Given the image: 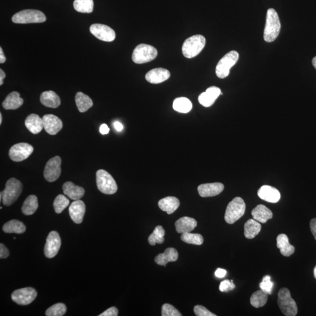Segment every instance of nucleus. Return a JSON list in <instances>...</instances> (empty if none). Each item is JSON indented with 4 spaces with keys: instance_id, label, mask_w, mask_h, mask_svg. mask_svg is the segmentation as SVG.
Returning a JSON list of instances; mask_svg holds the SVG:
<instances>
[{
    "instance_id": "7",
    "label": "nucleus",
    "mask_w": 316,
    "mask_h": 316,
    "mask_svg": "<svg viewBox=\"0 0 316 316\" xmlns=\"http://www.w3.org/2000/svg\"><path fill=\"white\" fill-rule=\"evenodd\" d=\"M46 20L45 14L36 10H22L12 17V21L16 24L42 23Z\"/></svg>"
},
{
    "instance_id": "4",
    "label": "nucleus",
    "mask_w": 316,
    "mask_h": 316,
    "mask_svg": "<svg viewBox=\"0 0 316 316\" xmlns=\"http://www.w3.org/2000/svg\"><path fill=\"white\" fill-rule=\"evenodd\" d=\"M246 205L243 199L236 197L227 207L224 219L228 224H232L243 217L246 212Z\"/></svg>"
},
{
    "instance_id": "45",
    "label": "nucleus",
    "mask_w": 316,
    "mask_h": 316,
    "mask_svg": "<svg viewBox=\"0 0 316 316\" xmlns=\"http://www.w3.org/2000/svg\"><path fill=\"white\" fill-rule=\"evenodd\" d=\"M118 309L115 307H110L109 309L105 310V312L102 313L101 314L99 315V316H118Z\"/></svg>"
},
{
    "instance_id": "53",
    "label": "nucleus",
    "mask_w": 316,
    "mask_h": 316,
    "mask_svg": "<svg viewBox=\"0 0 316 316\" xmlns=\"http://www.w3.org/2000/svg\"><path fill=\"white\" fill-rule=\"evenodd\" d=\"M312 64H313V67H315V69H316V56L315 57V58L313 59Z\"/></svg>"
},
{
    "instance_id": "55",
    "label": "nucleus",
    "mask_w": 316,
    "mask_h": 316,
    "mask_svg": "<svg viewBox=\"0 0 316 316\" xmlns=\"http://www.w3.org/2000/svg\"><path fill=\"white\" fill-rule=\"evenodd\" d=\"M313 273H314V277L316 280V266L315 267L314 270H313Z\"/></svg>"
},
{
    "instance_id": "46",
    "label": "nucleus",
    "mask_w": 316,
    "mask_h": 316,
    "mask_svg": "<svg viewBox=\"0 0 316 316\" xmlns=\"http://www.w3.org/2000/svg\"><path fill=\"white\" fill-rule=\"evenodd\" d=\"M9 250L3 244H0V258L1 259L6 258L9 256Z\"/></svg>"
},
{
    "instance_id": "13",
    "label": "nucleus",
    "mask_w": 316,
    "mask_h": 316,
    "mask_svg": "<svg viewBox=\"0 0 316 316\" xmlns=\"http://www.w3.org/2000/svg\"><path fill=\"white\" fill-rule=\"evenodd\" d=\"M90 33L97 38L105 42H112L116 39V33L107 25L95 24L90 27Z\"/></svg>"
},
{
    "instance_id": "37",
    "label": "nucleus",
    "mask_w": 316,
    "mask_h": 316,
    "mask_svg": "<svg viewBox=\"0 0 316 316\" xmlns=\"http://www.w3.org/2000/svg\"><path fill=\"white\" fill-rule=\"evenodd\" d=\"M165 232L164 228L161 226H156L154 231L149 237V242L151 246H155L156 244H161L165 241L164 236Z\"/></svg>"
},
{
    "instance_id": "31",
    "label": "nucleus",
    "mask_w": 316,
    "mask_h": 316,
    "mask_svg": "<svg viewBox=\"0 0 316 316\" xmlns=\"http://www.w3.org/2000/svg\"><path fill=\"white\" fill-rule=\"evenodd\" d=\"M77 107L80 112L84 113L93 106L92 100L83 93H77L75 97Z\"/></svg>"
},
{
    "instance_id": "44",
    "label": "nucleus",
    "mask_w": 316,
    "mask_h": 316,
    "mask_svg": "<svg viewBox=\"0 0 316 316\" xmlns=\"http://www.w3.org/2000/svg\"><path fill=\"white\" fill-rule=\"evenodd\" d=\"M235 284L233 283V281L224 280L221 282L219 289L222 292H227L235 288Z\"/></svg>"
},
{
    "instance_id": "24",
    "label": "nucleus",
    "mask_w": 316,
    "mask_h": 316,
    "mask_svg": "<svg viewBox=\"0 0 316 316\" xmlns=\"http://www.w3.org/2000/svg\"><path fill=\"white\" fill-rule=\"evenodd\" d=\"M251 215L254 220L264 224L273 217L271 210L263 204H259L254 208L252 210Z\"/></svg>"
},
{
    "instance_id": "17",
    "label": "nucleus",
    "mask_w": 316,
    "mask_h": 316,
    "mask_svg": "<svg viewBox=\"0 0 316 316\" xmlns=\"http://www.w3.org/2000/svg\"><path fill=\"white\" fill-rule=\"evenodd\" d=\"M258 195L262 200L269 203H276L281 199V193L276 188L264 185L258 190Z\"/></svg>"
},
{
    "instance_id": "15",
    "label": "nucleus",
    "mask_w": 316,
    "mask_h": 316,
    "mask_svg": "<svg viewBox=\"0 0 316 316\" xmlns=\"http://www.w3.org/2000/svg\"><path fill=\"white\" fill-rule=\"evenodd\" d=\"M44 129L50 135L57 134L63 127L61 119L53 115H45L42 118Z\"/></svg>"
},
{
    "instance_id": "48",
    "label": "nucleus",
    "mask_w": 316,
    "mask_h": 316,
    "mask_svg": "<svg viewBox=\"0 0 316 316\" xmlns=\"http://www.w3.org/2000/svg\"><path fill=\"white\" fill-rule=\"evenodd\" d=\"M310 230L316 240V218H313L310 223Z\"/></svg>"
},
{
    "instance_id": "11",
    "label": "nucleus",
    "mask_w": 316,
    "mask_h": 316,
    "mask_svg": "<svg viewBox=\"0 0 316 316\" xmlns=\"http://www.w3.org/2000/svg\"><path fill=\"white\" fill-rule=\"evenodd\" d=\"M33 148L27 143H18L13 145L9 150V156L11 160L21 162L27 159L32 154Z\"/></svg>"
},
{
    "instance_id": "47",
    "label": "nucleus",
    "mask_w": 316,
    "mask_h": 316,
    "mask_svg": "<svg viewBox=\"0 0 316 316\" xmlns=\"http://www.w3.org/2000/svg\"><path fill=\"white\" fill-rule=\"evenodd\" d=\"M226 275H227V271L225 269H221V268H218L217 270H216L215 276L217 278H223L226 277Z\"/></svg>"
},
{
    "instance_id": "6",
    "label": "nucleus",
    "mask_w": 316,
    "mask_h": 316,
    "mask_svg": "<svg viewBox=\"0 0 316 316\" xmlns=\"http://www.w3.org/2000/svg\"><path fill=\"white\" fill-rule=\"evenodd\" d=\"M278 303L279 307L286 316H295L298 313V307L293 299L288 289L283 287L278 292Z\"/></svg>"
},
{
    "instance_id": "51",
    "label": "nucleus",
    "mask_w": 316,
    "mask_h": 316,
    "mask_svg": "<svg viewBox=\"0 0 316 316\" xmlns=\"http://www.w3.org/2000/svg\"><path fill=\"white\" fill-rule=\"evenodd\" d=\"M5 61H6V58H5V56H4L2 48H0V63H1V64H4Z\"/></svg>"
},
{
    "instance_id": "50",
    "label": "nucleus",
    "mask_w": 316,
    "mask_h": 316,
    "mask_svg": "<svg viewBox=\"0 0 316 316\" xmlns=\"http://www.w3.org/2000/svg\"><path fill=\"white\" fill-rule=\"evenodd\" d=\"M114 127H115V129L117 131V132H120L124 129L123 125L120 122L116 121L114 123Z\"/></svg>"
},
{
    "instance_id": "19",
    "label": "nucleus",
    "mask_w": 316,
    "mask_h": 316,
    "mask_svg": "<svg viewBox=\"0 0 316 316\" xmlns=\"http://www.w3.org/2000/svg\"><path fill=\"white\" fill-rule=\"evenodd\" d=\"M170 76V73L169 70L164 68H155L145 75V79L147 81L152 84H159L167 81Z\"/></svg>"
},
{
    "instance_id": "25",
    "label": "nucleus",
    "mask_w": 316,
    "mask_h": 316,
    "mask_svg": "<svg viewBox=\"0 0 316 316\" xmlns=\"http://www.w3.org/2000/svg\"><path fill=\"white\" fill-rule=\"evenodd\" d=\"M178 256L177 250L173 248H168L164 253L156 256L155 262L159 266H165L169 262L177 261Z\"/></svg>"
},
{
    "instance_id": "26",
    "label": "nucleus",
    "mask_w": 316,
    "mask_h": 316,
    "mask_svg": "<svg viewBox=\"0 0 316 316\" xmlns=\"http://www.w3.org/2000/svg\"><path fill=\"white\" fill-rule=\"evenodd\" d=\"M40 101L45 107L56 109L61 105V101L59 97L53 91H46L41 94Z\"/></svg>"
},
{
    "instance_id": "30",
    "label": "nucleus",
    "mask_w": 316,
    "mask_h": 316,
    "mask_svg": "<svg viewBox=\"0 0 316 316\" xmlns=\"http://www.w3.org/2000/svg\"><path fill=\"white\" fill-rule=\"evenodd\" d=\"M261 230L260 222L254 219H249L244 225V235L248 239H252L257 236Z\"/></svg>"
},
{
    "instance_id": "14",
    "label": "nucleus",
    "mask_w": 316,
    "mask_h": 316,
    "mask_svg": "<svg viewBox=\"0 0 316 316\" xmlns=\"http://www.w3.org/2000/svg\"><path fill=\"white\" fill-rule=\"evenodd\" d=\"M61 246V240L58 233L53 231L48 235L44 248L45 255L52 258L58 254Z\"/></svg>"
},
{
    "instance_id": "12",
    "label": "nucleus",
    "mask_w": 316,
    "mask_h": 316,
    "mask_svg": "<svg viewBox=\"0 0 316 316\" xmlns=\"http://www.w3.org/2000/svg\"><path fill=\"white\" fill-rule=\"evenodd\" d=\"M61 159L58 156L48 161L44 172V178L48 182H55L59 178L61 174Z\"/></svg>"
},
{
    "instance_id": "41",
    "label": "nucleus",
    "mask_w": 316,
    "mask_h": 316,
    "mask_svg": "<svg viewBox=\"0 0 316 316\" xmlns=\"http://www.w3.org/2000/svg\"><path fill=\"white\" fill-rule=\"evenodd\" d=\"M260 287L261 289L266 292L267 295L272 294L273 283L271 281L270 276H265L263 281L260 283Z\"/></svg>"
},
{
    "instance_id": "52",
    "label": "nucleus",
    "mask_w": 316,
    "mask_h": 316,
    "mask_svg": "<svg viewBox=\"0 0 316 316\" xmlns=\"http://www.w3.org/2000/svg\"><path fill=\"white\" fill-rule=\"evenodd\" d=\"M5 78V73L3 70L0 69V85L3 84V81Z\"/></svg>"
},
{
    "instance_id": "5",
    "label": "nucleus",
    "mask_w": 316,
    "mask_h": 316,
    "mask_svg": "<svg viewBox=\"0 0 316 316\" xmlns=\"http://www.w3.org/2000/svg\"><path fill=\"white\" fill-rule=\"evenodd\" d=\"M96 183L98 189L105 195H113L117 191L116 182L109 172L100 169L96 172Z\"/></svg>"
},
{
    "instance_id": "18",
    "label": "nucleus",
    "mask_w": 316,
    "mask_h": 316,
    "mask_svg": "<svg viewBox=\"0 0 316 316\" xmlns=\"http://www.w3.org/2000/svg\"><path fill=\"white\" fill-rule=\"evenodd\" d=\"M224 189V184L218 182L201 184L198 188L199 194L202 198L217 196L223 191Z\"/></svg>"
},
{
    "instance_id": "10",
    "label": "nucleus",
    "mask_w": 316,
    "mask_h": 316,
    "mask_svg": "<svg viewBox=\"0 0 316 316\" xmlns=\"http://www.w3.org/2000/svg\"><path fill=\"white\" fill-rule=\"evenodd\" d=\"M37 292L32 287H25L15 290L11 295V299L19 305L25 306L35 299Z\"/></svg>"
},
{
    "instance_id": "39",
    "label": "nucleus",
    "mask_w": 316,
    "mask_h": 316,
    "mask_svg": "<svg viewBox=\"0 0 316 316\" xmlns=\"http://www.w3.org/2000/svg\"><path fill=\"white\" fill-rule=\"evenodd\" d=\"M69 199L66 196L62 195H58L53 202V207L55 212L60 214L69 206Z\"/></svg>"
},
{
    "instance_id": "43",
    "label": "nucleus",
    "mask_w": 316,
    "mask_h": 316,
    "mask_svg": "<svg viewBox=\"0 0 316 316\" xmlns=\"http://www.w3.org/2000/svg\"><path fill=\"white\" fill-rule=\"evenodd\" d=\"M194 312L198 316H216L214 313L210 312L206 307L197 305L194 307Z\"/></svg>"
},
{
    "instance_id": "38",
    "label": "nucleus",
    "mask_w": 316,
    "mask_h": 316,
    "mask_svg": "<svg viewBox=\"0 0 316 316\" xmlns=\"http://www.w3.org/2000/svg\"><path fill=\"white\" fill-rule=\"evenodd\" d=\"M181 238L184 243L197 246H200L204 241L203 236L199 234H192L191 233H183Z\"/></svg>"
},
{
    "instance_id": "34",
    "label": "nucleus",
    "mask_w": 316,
    "mask_h": 316,
    "mask_svg": "<svg viewBox=\"0 0 316 316\" xmlns=\"http://www.w3.org/2000/svg\"><path fill=\"white\" fill-rule=\"evenodd\" d=\"M173 108L176 112L181 113H187L192 109V103L190 100L186 98H179L173 101Z\"/></svg>"
},
{
    "instance_id": "36",
    "label": "nucleus",
    "mask_w": 316,
    "mask_h": 316,
    "mask_svg": "<svg viewBox=\"0 0 316 316\" xmlns=\"http://www.w3.org/2000/svg\"><path fill=\"white\" fill-rule=\"evenodd\" d=\"M73 7L79 13H92L94 8L93 0H75Z\"/></svg>"
},
{
    "instance_id": "49",
    "label": "nucleus",
    "mask_w": 316,
    "mask_h": 316,
    "mask_svg": "<svg viewBox=\"0 0 316 316\" xmlns=\"http://www.w3.org/2000/svg\"><path fill=\"white\" fill-rule=\"evenodd\" d=\"M109 132L110 129L109 127L107 126V124H102L100 127V133L102 135H106L107 133H109Z\"/></svg>"
},
{
    "instance_id": "21",
    "label": "nucleus",
    "mask_w": 316,
    "mask_h": 316,
    "mask_svg": "<svg viewBox=\"0 0 316 316\" xmlns=\"http://www.w3.org/2000/svg\"><path fill=\"white\" fill-rule=\"evenodd\" d=\"M63 190L65 195L73 200H79L84 195L83 188L77 186L72 182H67L63 185Z\"/></svg>"
},
{
    "instance_id": "22",
    "label": "nucleus",
    "mask_w": 316,
    "mask_h": 316,
    "mask_svg": "<svg viewBox=\"0 0 316 316\" xmlns=\"http://www.w3.org/2000/svg\"><path fill=\"white\" fill-rule=\"evenodd\" d=\"M25 126L33 134H38L44 129L43 120L38 115L32 114L25 121Z\"/></svg>"
},
{
    "instance_id": "16",
    "label": "nucleus",
    "mask_w": 316,
    "mask_h": 316,
    "mask_svg": "<svg viewBox=\"0 0 316 316\" xmlns=\"http://www.w3.org/2000/svg\"><path fill=\"white\" fill-rule=\"evenodd\" d=\"M220 88L212 86L206 90V92L202 93L199 96V102L205 107H209L215 103L216 100L221 95Z\"/></svg>"
},
{
    "instance_id": "27",
    "label": "nucleus",
    "mask_w": 316,
    "mask_h": 316,
    "mask_svg": "<svg viewBox=\"0 0 316 316\" xmlns=\"http://www.w3.org/2000/svg\"><path fill=\"white\" fill-rule=\"evenodd\" d=\"M158 206L162 211L166 212L168 215H171L178 209L180 201L178 198L169 196L159 200Z\"/></svg>"
},
{
    "instance_id": "33",
    "label": "nucleus",
    "mask_w": 316,
    "mask_h": 316,
    "mask_svg": "<svg viewBox=\"0 0 316 316\" xmlns=\"http://www.w3.org/2000/svg\"><path fill=\"white\" fill-rule=\"evenodd\" d=\"M2 230L6 233H16L19 234L25 232L26 227L22 222L13 220L5 223L2 227Z\"/></svg>"
},
{
    "instance_id": "20",
    "label": "nucleus",
    "mask_w": 316,
    "mask_h": 316,
    "mask_svg": "<svg viewBox=\"0 0 316 316\" xmlns=\"http://www.w3.org/2000/svg\"><path fill=\"white\" fill-rule=\"evenodd\" d=\"M71 218L76 224H81L86 212V206L83 201L77 200L71 204L69 209Z\"/></svg>"
},
{
    "instance_id": "9",
    "label": "nucleus",
    "mask_w": 316,
    "mask_h": 316,
    "mask_svg": "<svg viewBox=\"0 0 316 316\" xmlns=\"http://www.w3.org/2000/svg\"><path fill=\"white\" fill-rule=\"evenodd\" d=\"M238 59L239 54L235 50L231 51L223 56L216 67V73L218 78H227L229 75L231 68L234 66Z\"/></svg>"
},
{
    "instance_id": "42",
    "label": "nucleus",
    "mask_w": 316,
    "mask_h": 316,
    "mask_svg": "<svg viewBox=\"0 0 316 316\" xmlns=\"http://www.w3.org/2000/svg\"><path fill=\"white\" fill-rule=\"evenodd\" d=\"M162 316H182L177 309L170 304H164L162 307Z\"/></svg>"
},
{
    "instance_id": "35",
    "label": "nucleus",
    "mask_w": 316,
    "mask_h": 316,
    "mask_svg": "<svg viewBox=\"0 0 316 316\" xmlns=\"http://www.w3.org/2000/svg\"><path fill=\"white\" fill-rule=\"evenodd\" d=\"M267 294L263 290H257L250 297V302L255 308L263 307L267 302Z\"/></svg>"
},
{
    "instance_id": "23",
    "label": "nucleus",
    "mask_w": 316,
    "mask_h": 316,
    "mask_svg": "<svg viewBox=\"0 0 316 316\" xmlns=\"http://www.w3.org/2000/svg\"><path fill=\"white\" fill-rule=\"evenodd\" d=\"M197 224V221L195 219L189 217H183L179 218L176 221V230L180 234L190 233L195 229Z\"/></svg>"
},
{
    "instance_id": "29",
    "label": "nucleus",
    "mask_w": 316,
    "mask_h": 316,
    "mask_svg": "<svg viewBox=\"0 0 316 316\" xmlns=\"http://www.w3.org/2000/svg\"><path fill=\"white\" fill-rule=\"evenodd\" d=\"M277 246L280 249L281 254L284 257H290L294 253L295 247L290 245L288 237L286 234H281L278 236L277 239Z\"/></svg>"
},
{
    "instance_id": "54",
    "label": "nucleus",
    "mask_w": 316,
    "mask_h": 316,
    "mask_svg": "<svg viewBox=\"0 0 316 316\" xmlns=\"http://www.w3.org/2000/svg\"><path fill=\"white\" fill-rule=\"evenodd\" d=\"M2 114L0 113V124H2Z\"/></svg>"
},
{
    "instance_id": "3",
    "label": "nucleus",
    "mask_w": 316,
    "mask_h": 316,
    "mask_svg": "<svg viewBox=\"0 0 316 316\" xmlns=\"http://www.w3.org/2000/svg\"><path fill=\"white\" fill-rule=\"evenodd\" d=\"M22 184L16 178H11L7 182L5 188L1 192L2 203L10 206L15 202L21 194Z\"/></svg>"
},
{
    "instance_id": "8",
    "label": "nucleus",
    "mask_w": 316,
    "mask_h": 316,
    "mask_svg": "<svg viewBox=\"0 0 316 316\" xmlns=\"http://www.w3.org/2000/svg\"><path fill=\"white\" fill-rule=\"evenodd\" d=\"M158 55V50L151 45L142 44L133 50L132 59L136 64H145L153 61Z\"/></svg>"
},
{
    "instance_id": "28",
    "label": "nucleus",
    "mask_w": 316,
    "mask_h": 316,
    "mask_svg": "<svg viewBox=\"0 0 316 316\" xmlns=\"http://www.w3.org/2000/svg\"><path fill=\"white\" fill-rule=\"evenodd\" d=\"M24 103V100L20 97L19 93L17 92L11 93L2 102V107L5 110H16Z\"/></svg>"
},
{
    "instance_id": "2",
    "label": "nucleus",
    "mask_w": 316,
    "mask_h": 316,
    "mask_svg": "<svg viewBox=\"0 0 316 316\" xmlns=\"http://www.w3.org/2000/svg\"><path fill=\"white\" fill-rule=\"evenodd\" d=\"M206 42V38L203 35H196L190 37L184 42L182 53L186 58H195L203 50Z\"/></svg>"
},
{
    "instance_id": "1",
    "label": "nucleus",
    "mask_w": 316,
    "mask_h": 316,
    "mask_svg": "<svg viewBox=\"0 0 316 316\" xmlns=\"http://www.w3.org/2000/svg\"><path fill=\"white\" fill-rule=\"evenodd\" d=\"M281 24L278 14L273 8L267 11L266 25L264 33V38L267 42L274 41L280 34Z\"/></svg>"
},
{
    "instance_id": "40",
    "label": "nucleus",
    "mask_w": 316,
    "mask_h": 316,
    "mask_svg": "<svg viewBox=\"0 0 316 316\" xmlns=\"http://www.w3.org/2000/svg\"><path fill=\"white\" fill-rule=\"evenodd\" d=\"M67 306L64 303H57L48 309L47 316H62L67 312Z\"/></svg>"
},
{
    "instance_id": "32",
    "label": "nucleus",
    "mask_w": 316,
    "mask_h": 316,
    "mask_svg": "<svg viewBox=\"0 0 316 316\" xmlns=\"http://www.w3.org/2000/svg\"><path fill=\"white\" fill-rule=\"evenodd\" d=\"M38 208V198L35 195L28 196L22 207V212L26 216L33 215Z\"/></svg>"
}]
</instances>
